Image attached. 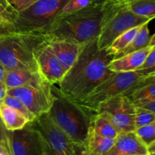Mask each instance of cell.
<instances>
[{"mask_svg":"<svg viewBox=\"0 0 155 155\" xmlns=\"http://www.w3.org/2000/svg\"><path fill=\"white\" fill-rule=\"evenodd\" d=\"M151 20L133 13L124 0H103L101 27L97 38L98 48H107L118 36L127 30Z\"/></svg>","mask_w":155,"mask_h":155,"instance_id":"obj_5","label":"cell"},{"mask_svg":"<svg viewBox=\"0 0 155 155\" xmlns=\"http://www.w3.org/2000/svg\"><path fill=\"white\" fill-rule=\"evenodd\" d=\"M1 101L4 103V104H5L6 105L15 109V110L19 111L21 114H22L30 122H32V121L36 117V115L33 114L26 107L25 104H24L21 100H19L18 98H16V97L6 94L5 96L4 97V98H3Z\"/></svg>","mask_w":155,"mask_h":155,"instance_id":"obj_25","label":"cell"},{"mask_svg":"<svg viewBox=\"0 0 155 155\" xmlns=\"http://www.w3.org/2000/svg\"><path fill=\"white\" fill-rule=\"evenodd\" d=\"M115 139L103 137L89 129L84 143L86 155H107L114 144Z\"/></svg>","mask_w":155,"mask_h":155,"instance_id":"obj_16","label":"cell"},{"mask_svg":"<svg viewBox=\"0 0 155 155\" xmlns=\"http://www.w3.org/2000/svg\"><path fill=\"white\" fill-rule=\"evenodd\" d=\"M39 74L38 71L28 70L16 69L7 71L5 76L4 85L7 89L20 87L30 83Z\"/></svg>","mask_w":155,"mask_h":155,"instance_id":"obj_19","label":"cell"},{"mask_svg":"<svg viewBox=\"0 0 155 155\" xmlns=\"http://www.w3.org/2000/svg\"><path fill=\"white\" fill-rule=\"evenodd\" d=\"M48 45L67 71L74 64L83 46L74 41L51 37Z\"/></svg>","mask_w":155,"mask_h":155,"instance_id":"obj_14","label":"cell"},{"mask_svg":"<svg viewBox=\"0 0 155 155\" xmlns=\"http://www.w3.org/2000/svg\"><path fill=\"white\" fill-rule=\"evenodd\" d=\"M12 6L18 12L24 10L36 2L38 0H8Z\"/></svg>","mask_w":155,"mask_h":155,"instance_id":"obj_30","label":"cell"},{"mask_svg":"<svg viewBox=\"0 0 155 155\" xmlns=\"http://www.w3.org/2000/svg\"><path fill=\"white\" fill-rule=\"evenodd\" d=\"M141 26L142 25L132 27V28L127 30V31L123 33L122 34H120V36H118L117 37L111 42V44L106 48L107 51H108L109 54H110L112 57H114V56L116 55L118 52H120L121 50L124 49L125 47H127V45L130 44V42L133 40V38L135 37V36L137 34L139 29L141 28Z\"/></svg>","mask_w":155,"mask_h":155,"instance_id":"obj_23","label":"cell"},{"mask_svg":"<svg viewBox=\"0 0 155 155\" xmlns=\"http://www.w3.org/2000/svg\"><path fill=\"white\" fill-rule=\"evenodd\" d=\"M7 139L11 155H44L40 137L30 122L19 130L8 131Z\"/></svg>","mask_w":155,"mask_h":155,"instance_id":"obj_11","label":"cell"},{"mask_svg":"<svg viewBox=\"0 0 155 155\" xmlns=\"http://www.w3.org/2000/svg\"><path fill=\"white\" fill-rule=\"evenodd\" d=\"M131 12L136 15L155 18V0H124Z\"/></svg>","mask_w":155,"mask_h":155,"instance_id":"obj_21","label":"cell"},{"mask_svg":"<svg viewBox=\"0 0 155 155\" xmlns=\"http://www.w3.org/2000/svg\"><path fill=\"white\" fill-rule=\"evenodd\" d=\"M18 10L8 0H0V24L13 25L18 17Z\"/></svg>","mask_w":155,"mask_h":155,"instance_id":"obj_24","label":"cell"},{"mask_svg":"<svg viewBox=\"0 0 155 155\" xmlns=\"http://www.w3.org/2000/svg\"><path fill=\"white\" fill-rule=\"evenodd\" d=\"M97 38L83 44L74 64L58 84L60 92L78 104L113 73L108 69L113 57L106 48H98Z\"/></svg>","mask_w":155,"mask_h":155,"instance_id":"obj_1","label":"cell"},{"mask_svg":"<svg viewBox=\"0 0 155 155\" xmlns=\"http://www.w3.org/2000/svg\"><path fill=\"white\" fill-rule=\"evenodd\" d=\"M154 80V76L142 75L136 71L113 72L79 104L89 112L94 114L104 101L120 94L127 95L135 89Z\"/></svg>","mask_w":155,"mask_h":155,"instance_id":"obj_6","label":"cell"},{"mask_svg":"<svg viewBox=\"0 0 155 155\" xmlns=\"http://www.w3.org/2000/svg\"><path fill=\"white\" fill-rule=\"evenodd\" d=\"M107 155H149L148 146L136 131L120 133Z\"/></svg>","mask_w":155,"mask_h":155,"instance_id":"obj_13","label":"cell"},{"mask_svg":"<svg viewBox=\"0 0 155 155\" xmlns=\"http://www.w3.org/2000/svg\"><path fill=\"white\" fill-rule=\"evenodd\" d=\"M148 24H149V22H146L142 24L137 34L135 36V37L130 42V44L127 47H125L124 49L121 50L120 52H118L116 55L114 56L113 58L122 57L126 54L134 52L138 50L142 49V48L150 45L151 36L150 35Z\"/></svg>","mask_w":155,"mask_h":155,"instance_id":"obj_20","label":"cell"},{"mask_svg":"<svg viewBox=\"0 0 155 155\" xmlns=\"http://www.w3.org/2000/svg\"><path fill=\"white\" fill-rule=\"evenodd\" d=\"M5 73H6V70L5 69L4 67L2 66V64L0 62V82L2 83H4V79H5Z\"/></svg>","mask_w":155,"mask_h":155,"instance_id":"obj_36","label":"cell"},{"mask_svg":"<svg viewBox=\"0 0 155 155\" xmlns=\"http://www.w3.org/2000/svg\"><path fill=\"white\" fill-rule=\"evenodd\" d=\"M90 5L57 18L49 32L51 38L65 39L83 45L98 37L101 21V3Z\"/></svg>","mask_w":155,"mask_h":155,"instance_id":"obj_3","label":"cell"},{"mask_svg":"<svg viewBox=\"0 0 155 155\" xmlns=\"http://www.w3.org/2000/svg\"><path fill=\"white\" fill-rule=\"evenodd\" d=\"M36 64L41 77L51 85L59 84L67 72L48 42L39 51L36 58Z\"/></svg>","mask_w":155,"mask_h":155,"instance_id":"obj_12","label":"cell"},{"mask_svg":"<svg viewBox=\"0 0 155 155\" xmlns=\"http://www.w3.org/2000/svg\"><path fill=\"white\" fill-rule=\"evenodd\" d=\"M6 94H7V89H6L5 86L4 85V83L0 82V101L4 98Z\"/></svg>","mask_w":155,"mask_h":155,"instance_id":"obj_35","label":"cell"},{"mask_svg":"<svg viewBox=\"0 0 155 155\" xmlns=\"http://www.w3.org/2000/svg\"><path fill=\"white\" fill-rule=\"evenodd\" d=\"M30 123L40 137L44 155H86L84 147L73 142L48 112L36 116Z\"/></svg>","mask_w":155,"mask_h":155,"instance_id":"obj_7","label":"cell"},{"mask_svg":"<svg viewBox=\"0 0 155 155\" xmlns=\"http://www.w3.org/2000/svg\"><path fill=\"white\" fill-rule=\"evenodd\" d=\"M0 117L8 131L23 128L30 121L15 109L0 101Z\"/></svg>","mask_w":155,"mask_h":155,"instance_id":"obj_18","label":"cell"},{"mask_svg":"<svg viewBox=\"0 0 155 155\" xmlns=\"http://www.w3.org/2000/svg\"><path fill=\"white\" fill-rule=\"evenodd\" d=\"M89 130L103 137L116 139L120 134L108 117L101 112H95L91 117Z\"/></svg>","mask_w":155,"mask_h":155,"instance_id":"obj_17","label":"cell"},{"mask_svg":"<svg viewBox=\"0 0 155 155\" xmlns=\"http://www.w3.org/2000/svg\"><path fill=\"white\" fill-rule=\"evenodd\" d=\"M15 27L13 25H8V24H0V39L9 33L15 32Z\"/></svg>","mask_w":155,"mask_h":155,"instance_id":"obj_31","label":"cell"},{"mask_svg":"<svg viewBox=\"0 0 155 155\" xmlns=\"http://www.w3.org/2000/svg\"><path fill=\"white\" fill-rule=\"evenodd\" d=\"M152 45L130 53L117 58H113L108 64V69L112 72H130L138 69L146 59Z\"/></svg>","mask_w":155,"mask_h":155,"instance_id":"obj_15","label":"cell"},{"mask_svg":"<svg viewBox=\"0 0 155 155\" xmlns=\"http://www.w3.org/2000/svg\"><path fill=\"white\" fill-rule=\"evenodd\" d=\"M135 131L147 146L155 142V120L148 125L136 129Z\"/></svg>","mask_w":155,"mask_h":155,"instance_id":"obj_29","label":"cell"},{"mask_svg":"<svg viewBox=\"0 0 155 155\" xmlns=\"http://www.w3.org/2000/svg\"><path fill=\"white\" fill-rule=\"evenodd\" d=\"M52 92L54 101L48 114L73 142L84 147L92 114L64 96L54 85Z\"/></svg>","mask_w":155,"mask_h":155,"instance_id":"obj_4","label":"cell"},{"mask_svg":"<svg viewBox=\"0 0 155 155\" xmlns=\"http://www.w3.org/2000/svg\"><path fill=\"white\" fill-rule=\"evenodd\" d=\"M68 0H38L19 12L14 24L17 32H36L48 34L60 11Z\"/></svg>","mask_w":155,"mask_h":155,"instance_id":"obj_8","label":"cell"},{"mask_svg":"<svg viewBox=\"0 0 155 155\" xmlns=\"http://www.w3.org/2000/svg\"><path fill=\"white\" fill-rule=\"evenodd\" d=\"M49 39V34L45 33L12 32L0 39V62L6 71H38L36 58Z\"/></svg>","mask_w":155,"mask_h":155,"instance_id":"obj_2","label":"cell"},{"mask_svg":"<svg viewBox=\"0 0 155 155\" xmlns=\"http://www.w3.org/2000/svg\"><path fill=\"white\" fill-rule=\"evenodd\" d=\"M135 105H136V104H135ZM136 106H139V107H142L145 109H148V110H151V111L154 112L155 114V101H148V102L143 103V104H137Z\"/></svg>","mask_w":155,"mask_h":155,"instance_id":"obj_34","label":"cell"},{"mask_svg":"<svg viewBox=\"0 0 155 155\" xmlns=\"http://www.w3.org/2000/svg\"><path fill=\"white\" fill-rule=\"evenodd\" d=\"M95 112L104 113L119 133L136 130V105L124 94L118 95L101 103Z\"/></svg>","mask_w":155,"mask_h":155,"instance_id":"obj_10","label":"cell"},{"mask_svg":"<svg viewBox=\"0 0 155 155\" xmlns=\"http://www.w3.org/2000/svg\"><path fill=\"white\" fill-rule=\"evenodd\" d=\"M98 0H68L60 11L59 16L81 10Z\"/></svg>","mask_w":155,"mask_h":155,"instance_id":"obj_27","label":"cell"},{"mask_svg":"<svg viewBox=\"0 0 155 155\" xmlns=\"http://www.w3.org/2000/svg\"><path fill=\"white\" fill-rule=\"evenodd\" d=\"M127 96L136 105L155 101V80L135 89Z\"/></svg>","mask_w":155,"mask_h":155,"instance_id":"obj_22","label":"cell"},{"mask_svg":"<svg viewBox=\"0 0 155 155\" xmlns=\"http://www.w3.org/2000/svg\"><path fill=\"white\" fill-rule=\"evenodd\" d=\"M0 155H11L8 141H0Z\"/></svg>","mask_w":155,"mask_h":155,"instance_id":"obj_32","label":"cell"},{"mask_svg":"<svg viewBox=\"0 0 155 155\" xmlns=\"http://www.w3.org/2000/svg\"><path fill=\"white\" fill-rule=\"evenodd\" d=\"M136 71L142 75L155 77V45H153L142 66L139 67Z\"/></svg>","mask_w":155,"mask_h":155,"instance_id":"obj_28","label":"cell"},{"mask_svg":"<svg viewBox=\"0 0 155 155\" xmlns=\"http://www.w3.org/2000/svg\"><path fill=\"white\" fill-rule=\"evenodd\" d=\"M154 120H155V114L154 112L136 105V117H135L136 130L148 125Z\"/></svg>","mask_w":155,"mask_h":155,"instance_id":"obj_26","label":"cell"},{"mask_svg":"<svg viewBox=\"0 0 155 155\" xmlns=\"http://www.w3.org/2000/svg\"><path fill=\"white\" fill-rule=\"evenodd\" d=\"M8 130L0 117V141H8Z\"/></svg>","mask_w":155,"mask_h":155,"instance_id":"obj_33","label":"cell"},{"mask_svg":"<svg viewBox=\"0 0 155 155\" xmlns=\"http://www.w3.org/2000/svg\"><path fill=\"white\" fill-rule=\"evenodd\" d=\"M7 94L21 100L36 116L48 112L54 101L52 85L40 74L26 85L7 89Z\"/></svg>","mask_w":155,"mask_h":155,"instance_id":"obj_9","label":"cell"},{"mask_svg":"<svg viewBox=\"0 0 155 155\" xmlns=\"http://www.w3.org/2000/svg\"><path fill=\"white\" fill-rule=\"evenodd\" d=\"M148 150L149 155L155 154V142H152L149 145H148Z\"/></svg>","mask_w":155,"mask_h":155,"instance_id":"obj_37","label":"cell"},{"mask_svg":"<svg viewBox=\"0 0 155 155\" xmlns=\"http://www.w3.org/2000/svg\"><path fill=\"white\" fill-rule=\"evenodd\" d=\"M155 45V33L153 36H151V41H150V45Z\"/></svg>","mask_w":155,"mask_h":155,"instance_id":"obj_38","label":"cell"}]
</instances>
